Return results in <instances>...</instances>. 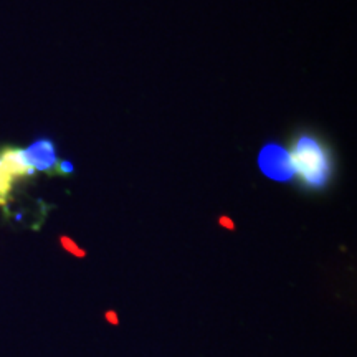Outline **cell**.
Returning a JSON list of instances; mask_svg holds the SVG:
<instances>
[{
    "label": "cell",
    "mask_w": 357,
    "mask_h": 357,
    "mask_svg": "<svg viewBox=\"0 0 357 357\" xmlns=\"http://www.w3.org/2000/svg\"><path fill=\"white\" fill-rule=\"evenodd\" d=\"M294 177L311 190H321L329 184L334 171L331 151L311 132H300L288 149Z\"/></svg>",
    "instance_id": "1"
},
{
    "label": "cell",
    "mask_w": 357,
    "mask_h": 357,
    "mask_svg": "<svg viewBox=\"0 0 357 357\" xmlns=\"http://www.w3.org/2000/svg\"><path fill=\"white\" fill-rule=\"evenodd\" d=\"M258 167L261 174L275 182H289L294 177L287 147L278 142H268L258 154Z\"/></svg>",
    "instance_id": "2"
},
{
    "label": "cell",
    "mask_w": 357,
    "mask_h": 357,
    "mask_svg": "<svg viewBox=\"0 0 357 357\" xmlns=\"http://www.w3.org/2000/svg\"><path fill=\"white\" fill-rule=\"evenodd\" d=\"M25 155L29 159L30 166L37 172L58 174L60 160L56 158V149L52 139H37L25 149Z\"/></svg>",
    "instance_id": "3"
},
{
    "label": "cell",
    "mask_w": 357,
    "mask_h": 357,
    "mask_svg": "<svg viewBox=\"0 0 357 357\" xmlns=\"http://www.w3.org/2000/svg\"><path fill=\"white\" fill-rule=\"evenodd\" d=\"M0 164L15 178H26L35 174L33 167L30 166L29 159H26L25 149H20V147H2L0 149Z\"/></svg>",
    "instance_id": "4"
},
{
    "label": "cell",
    "mask_w": 357,
    "mask_h": 357,
    "mask_svg": "<svg viewBox=\"0 0 357 357\" xmlns=\"http://www.w3.org/2000/svg\"><path fill=\"white\" fill-rule=\"evenodd\" d=\"M15 181L17 178L0 164V208H3V211H7L8 202H10L12 189Z\"/></svg>",
    "instance_id": "5"
},
{
    "label": "cell",
    "mask_w": 357,
    "mask_h": 357,
    "mask_svg": "<svg viewBox=\"0 0 357 357\" xmlns=\"http://www.w3.org/2000/svg\"><path fill=\"white\" fill-rule=\"evenodd\" d=\"M61 245H63V247L68 250V252L75 253V255H77V257H84V252H82V250H79L77 245L71 242L68 236H61Z\"/></svg>",
    "instance_id": "6"
},
{
    "label": "cell",
    "mask_w": 357,
    "mask_h": 357,
    "mask_svg": "<svg viewBox=\"0 0 357 357\" xmlns=\"http://www.w3.org/2000/svg\"><path fill=\"white\" fill-rule=\"evenodd\" d=\"M75 167L73 164L66 162V160H60V166H58V174H63V176H66V174H73Z\"/></svg>",
    "instance_id": "7"
},
{
    "label": "cell",
    "mask_w": 357,
    "mask_h": 357,
    "mask_svg": "<svg viewBox=\"0 0 357 357\" xmlns=\"http://www.w3.org/2000/svg\"><path fill=\"white\" fill-rule=\"evenodd\" d=\"M220 223H222L223 227H227V229H234V222H231L230 218L222 217V218H220Z\"/></svg>",
    "instance_id": "8"
}]
</instances>
